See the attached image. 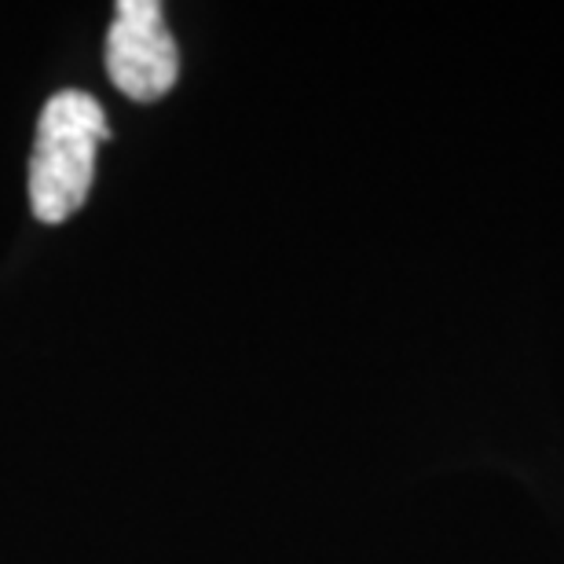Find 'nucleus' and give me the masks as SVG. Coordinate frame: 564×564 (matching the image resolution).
Listing matches in <instances>:
<instances>
[{
  "label": "nucleus",
  "mask_w": 564,
  "mask_h": 564,
  "mask_svg": "<svg viewBox=\"0 0 564 564\" xmlns=\"http://www.w3.org/2000/svg\"><path fill=\"white\" fill-rule=\"evenodd\" d=\"M107 74L118 93L137 104H154L173 93L180 55L158 0H118L107 30Z\"/></svg>",
  "instance_id": "f03ea898"
},
{
  "label": "nucleus",
  "mask_w": 564,
  "mask_h": 564,
  "mask_svg": "<svg viewBox=\"0 0 564 564\" xmlns=\"http://www.w3.org/2000/svg\"><path fill=\"white\" fill-rule=\"evenodd\" d=\"M107 140V115L93 96L59 93L44 104L30 158L33 217L63 224L85 206L96 176V151Z\"/></svg>",
  "instance_id": "f257e3e1"
}]
</instances>
